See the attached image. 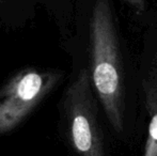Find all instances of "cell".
<instances>
[{
  "instance_id": "2",
  "label": "cell",
  "mask_w": 157,
  "mask_h": 156,
  "mask_svg": "<svg viewBox=\"0 0 157 156\" xmlns=\"http://www.w3.org/2000/svg\"><path fill=\"white\" fill-rule=\"evenodd\" d=\"M92 87L90 72L83 69L66 90L63 107L68 141L78 156H107Z\"/></svg>"
},
{
  "instance_id": "1",
  "label": "cell",
  "mask_w": 157,
  "mask_h": 156,
  "mask_svg": "<svg viewBox=\"0 0 157 156\" xmlns=\"http://www.w3.org/2000/svg\"><path fill=\"white\" fill-rule=\"evenodd\" d=\"M90 76L96 95L117 134L125 128L124 63L109 0H96L90 19Z\"/></svg>"
},
{
  "instance_id": "5",
  "label": "cell",
  "mask_w": 157,
  "mask_h": 156,
  "mask_svg": "<svg viewBox=\"0 0 157 156\" xmlns=\"http://www.w3.org/2000/svg\"><path fill=\"white\" fill-rule=\"evenodd\" d=\"M129 6L134 9V11L138 15H141L145 12L147 8V0H124Z\"/></svg>"
},
{
  "instance_id": "4",
  "label": "cell",
  "mask_w": 157,
  "mask_h": 156,
  "mask_svg": "<svg viewBox=\"0 0 157 156\" xmlns=\"http://www.w3.org/2000/svg\"><path fill=\"white\" fill-rule=\"evenodd\" d=\"M141 82L147 116V136L142 156H157V51L145 62Z\"/></svg>"
},
{
  "instance_id": "3",
  "label": "cell",
  "mask_w": 157,
  "mask_h": 156,
  "mask_svg": "<svg viewBox=\"0 0 157 156\" xmlns=\"http://www.w3.org/2000/svg\"><path fill=\"white\" fill-rule=\"evenodd\" d=\"M58 71L25 69L0 89V134L17 127L61 80Z\"/></svg>"
}]
</instances>
